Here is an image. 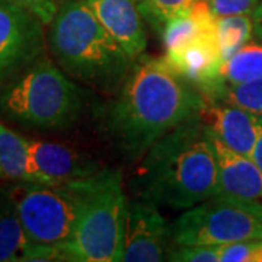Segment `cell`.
Returning a JSON list of instances; mask_svg holds the SVG:
<instances>
[{"label":"cell","mask_w":262,"mask_h":262,"mask_svg":"<svg viewBox=\"0 0 262 262\" xmlns=\"http://www.w3.org/2000/svg\"><path fill=\"white\" fill-rule=\"evenodd\" d=\"M48 42L69 75L101 89L125 79L131 58L105 29L88 0H66L50 22Z\"/></svg>","instance_id":"obj_3"},{"label":"cell","mask_w":262,"mask_h":262,"mask_svg":"<svg viewBox=\"0 0 262 262\" xmlns=\"http://www.w3.org/2000/svg\"><path fill=\"white\" fill-rule=\"evenodd\" d=\"M133 184L140 198L173 210H187L214 196L217 162L200 117L156 141L144 153Z\"/></svg>","instance_id":"obj_2"},{"label":"cell","mask_w":262,"mask_h":262,"mask_svg":"<svg viewBox=\"0 0 262 262\" xmlns=\"http://www.w3.org/2000/svg\"><path fill=\"white\" fill-rule=\"evenodd\" d=\"M198 117L214 139L236 153L251 158L258 139V115L206 98Z\"/></svg>","instance_id":"obj_12"},{"label":"cell","mask_w":262,"mask_h":262,"mask_svg":"<svg viewBox=\"0 0 262 262\" xmlns=\"http://www.w3.org/2000/svg\"><path fill=\"white\" fill-rule=\"evenodd\" d=\"M256 79H262V44L249 41L223 63L217 82L237 83Z\"/></svg>","instance_id":"obj_18"},{"label":"cell","mask_w":262,"mask_h":262,"mask_svg":"<svg viewBox=\"0 0 262 262\" xmlns=\"http://www.w3.org/2000/svg\"><path fill=\"white\" fill-rule=\"evenodd\" d=\"M251 158L262 170V117H258V139H256Z\"/></svg>","instance_id":"obj_25"},{"label":"cell","mask_w":262,"mask_h":262,"mask_svg":"<svg viewBox=\"0 0 262 262\" xmlns=\"http://www.w3.org/2000/svg\"><path fill=\"white\" fill-rule=\"evenodd\" d=\"M24 9L34 13L44 25H50L54 19L57 10L64 3L66 0H9Z\"/></svg>","instance_id":"obj_24"},{"label":"cell","mask_w":262,"mask_h":262,"mask_svg":"<svg viewBox=\"0 0 262 262\" xmlns=\"http://www.w3.org/2000/svg\"><path fill=\"white\" fill-rule=\"evenodd\" d=\"M105 29L134 60L147 47L140 9L136 0H88Z\"/></svg>","instance_id":"obj_14"},{"label":"cell","mask_w":262,"mask_h":262,"mask_svg":"<svg viewBox=\"0 0 262 262\" xmlns=\"http://www.w3.org/2000/svg\"><path fill=\"white\" fill-rule=\"evenodd\" d=\"M206 96L165 58H147L131 69L110 113V131L131 159L178 125L198 117Z\"/></svg>","instance_id":"obj_1"},{"label":"cell","mask_w":262,"mask_h":262,"mask_svg":"<svg viewBox=\"0 0 262 262\" xmlns=\"http://www.w3.org/2000/svg\"><path fill=\"white\" fill-rule=\"evenodd\" d=\"M31 181L64 184L92 177L102 168L96 160L64 144L29 140Z\"/></svg>","instance_id":"obj_11"},{"label":"cell","mask_w":262,"mask_h":262,"mask_svg":"<svg viewBox=\"0 0 262 262\" xmlns=\"http://www.w3.org/2000/svg\"><path fill=\"white\" fill-rule=\"evenodd\" d=\"M168 259L179 262H220V246H177V249L169 252Z\"/></svg>","instance_id":"obj_22"},{"label":"cell","mask_w":262,"mask_h":262,"mask_svg":"<svg viewBox=\"0 0 262 262\" xmlns=\"http://www.w3.org/2000/svg\"><path fill=\"white\" fill-rule=\"evenodd\" d=\"M207 99H214L222 102L239 106L248 113L262 117V79L249 82H215L201 91Z\"/></svg>","instance_id":"obj_17"},{"label":"cell","mask_w":262,"mask_h":262,"mask_svg":"<svg viewBox=\"0 0 262 262\" xmlns=\"http://www.w3.org/2000/svg\"><path fill=\"white\" fill-rule=\"evenodd\" d=\"M210 140L217 162L214 198L262 219V170L252 158L226 147L211 134Z\"/></svg>","instance_id":"obj_9"},{"label":"cell","mask_w":262,"mask_h":262,"mask_svg":"<svg viewBox=\"0 0 262 262\" xmlns=\"http://www.w3.org/2000/svg\"><path fill=\"white\" fill-rule=\"evenodd\" d=\"M158 207V204L143 198L128 204L121 261L158 262L168 259L166 248L169 239H172V227H169Z\"/></svg>","instance_id":"obj_10"},{"label":"cell","mask_w":262,"mask_h":262,"mask_svg":"<svg viewBox=\"0 0 262 262\" xmlns=\"http://www.w3.org/2000/svg\"><path fill=\"white\" fill-rule=\"evenodd\" d=\"M42 261L39 249L29 242L20 225L9 189L0 191V262Z\"/></svg>","instance_id":"obj_15"},{"label":"cell","mask_w":262,"mask_h":262,"mask_svg":"<svg viewBox=\"0 0 262 262\" xmlns=\"http://www.w3.org/2000/svg\"><path fill=\"white\" fill-rule=\"evenodd\" d=\"M261 0H204L215 18L230 15H252Z\"/></svg>","instance_id":"obj_23"},{"label":"cell","mask_w":262,"mask_h":262,"mask_svg":"<svg viewBox=\"0 0 262 262\" xmlns=\"http://www.w3.org/2000/svg\"><path fill=\"white\" fill-rule=\"evenodd\" d=\"M0 179L31 181L29 140L0 122Z\"/></svg>","instance_id":"obj_16"},{"label":"cell","mask_w":262,"mask_h":262,"mask_svg":"<svg viewBox=\"0 0 262 262\" xmlns=\"http://www.w3.org/2000/svg\"><path fill=\"white\" fill-rule=\"evenodd\" d=\"M127 211L120 170L101 169L88 177L75 230L60 251L61 261H121Z\"/></svg>","instance_id":"obj_5"},{"label":"cell","mask_w":262,"mask_h":262,"mask_svg":"<svg viewBox=\"0 0 262 262\" xmlns=\"http://www.w3.org/2000/svg\"><path fill=\"white\" fill-rule=\"evenodd\" d=\"M220 262H262V237L220 246Z\"/></svg>","instance_id":"obj_21"},{"label":"cell","mask_w":262,"mask_h":262,"mask_svg":"<svg viewBox=\"0 0 262 262\" xmlns=\"http://www.w3.org/2000/svg\"><path fill=\"white\" fill-rule=\"evenodd\" d=\"M252 20H253V35L259 38L262 41V0L259 5L255 8L252 12Z\"/></svg>","instance_id":"obj_26"},{"label":"cell","mask_w":262,"mask_h":262,"mask_svg":"<svg viewBox=\"0 0 262 262\" xmlns=\"http://www.w3.org/2000/svg\"><path fill=\"white\" fill-rule=\"evenodd\" d=\"M83 106L82 89L47 58L31 63L0 92V114L31 130L69 128Z\"/></svg>","instance_id":"obj_4"},{"label":"cell","mask_w":262,"mask_h":262,"mask_svg":"<svg viewBox=\"0 0 262 262\" xmlns=\"http://www.w3.org/2000/svg\"><path fill=\"white\" fill-rule=\"evenodd\" d=\"M84 179L64 184L25 181L8 188L20 225L42 261H61L60 251L70 241L82 207Z\"/></svg>","instance_id":"obj_6"},{"label":"cell","mask_w":262,"mask_h":262,"mask_svg":"<svg viewBox=\"0 0 262 262\" xmlns=\"http://www.w3.org/2000/svg\"><path fill=\"white\" fill-rule=\"evenodd\" d=\"M42 25L29 10L0 0V83L28 67L42 53Z\"/></svg>","instance_id":"obj_8"},{"label":"cell","mask_w":262,"mask_h":262,"mask_svg":"<svg viewBox=\"0 0 262 262\" xmlns=\"http://www.w3.org/2000/svg\"><path fill=\"white\" fill-rule=\"evenodd\" d=\"M170 227L177 246H225L262 237L261 217L214 196L187 208Z\"/></svg>","instance_id":"obj_7"},{"label":"cell","mask_w":262,"mask_h":262,"mask_svg":"<svg viewBox=\"0 0 262 262\" xmlns=\"http://www.w3.org/2000/svg\"><path fill=\"white\" fill-rule=\"evenodd\" d=\"M252 35V15H230L217 18V39L223 61L248 44Z\"/></svg>","instance_id":"obj_19"},{"label":"cell","mask_w":262,"mask_h":262,"mask_svg":"<svg viewBox=\"0 0 262 262\" xmlns=\"http://www.w3.org/2000/svg\"><path fill=\"white\" fill-rule=\"evenodd\" d=\"M163 58L177 73L200 91L214 84L225 63L217 39V24L215 28L203 32L182 47L166 51Z\"/></svg>","instance_id":"obj_13"},{"label":"cell","mask_w":262,"mask_h":262,"mask_svg":"<svg viewBox=\"0 0 262 262\" xmlns=\"http://www.w3.org/2000/svg\"><path fill=\"white\" fill-rule=\"evenodd\" d=\"M196 0H146L144 10L155 25L162 31L169 19L188 10Z\"/></svg>","instance_id":"obj_20"}]
</instances>
